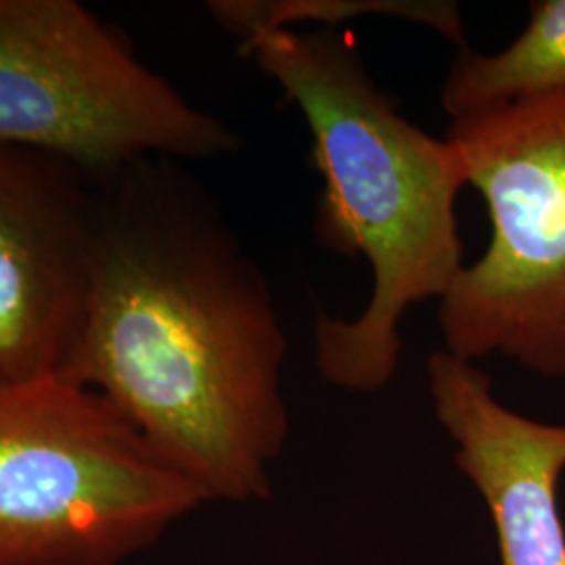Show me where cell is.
<instances>
[{
    "label": "cell",
    "mask_w": 565,
    "mask_h": 565,
    "mask_svg": "<svg viewBox=\"0 0 565 565\" xmlns=\"http://www.w3.org/2000/svg\"><path fill=\"white\" fill-rule=\"evenodd\" d=\"M490 239L438 306L445 350L565 380V93L450 121Z\"/></svg>",
    "instance_id": "obj_4"
},
{
    "label": "cell",
    "mask_w": 565,
    "mask_h": 565,
    "mask_svg": "<svg viewBox=\"0 0 565 565\" xmlns=\"http://www.w3.org/2000/svg\"><path fill=\"white\" fill-rule=\"evenodd\" d=\"M242 55L306 121L323 182L319 243L371 268L361 315H317V369L327 384L377 394L398 371L406 312L440 302L467 264L457 214L463 160L452 141L404 118L342 32L277 30L243 42Z\"/></svg>",
    "instance_id": "obj_2"
},
{
    "label": "cell",
    "mask_w": 565,
    "mask_h": 565,
    "mask_svg": "<svg viewBox=\"0 0 565 565\" xmlns=\"http://www.w3.org/2000/svg\"><path fill=\"white\" fill-rule=\"evenodd\" d=\"M287 335L263 268L202 189L145 170L102 218L61 377L99 392L205 501L270 497L289 440Z\"/></svg>",
    "instance_id": "obj_1"
},
{
    "label": "cell",
    "mask_w": 565,
    "mask_h": 565,
    "mask_svg": "<svg viewBox=\"0 0 565 565\" xmlns=\"http://www.w3.org/2000/svg\"><path fill=\"white\" fill-rule=\"evenodd\" d=\"M207 11L239 44L277 30H300L308 23L317 30L340 32L343 23L377 18L427 28L457 49L467 46L463 11L452 0H216L207 4Z\"/></svg>",
    "instance_id": "obj_9"
},
{
    "label": "cell",
    "mask_w": 565,
    "mask_h": 565,
    "mask_svg": "<svg viewBox=\"0 0 565 565\" xmlns=\"http://www.w3.org/2000/svg\"><path fill=\"white\" fill-rule=\"evenodd\" d=\"M427 382L457 467L488 507L501 565H565V424L515 413L478 363L445 348L429 356Z\"/></svg>",
    "instance_id": "obj_7"
},
{
    "label": "cell",
    "mask_w": 565,
    "mask_h": 565,
    "mask_svg": "<svg viewBox=\"0 0 565 565\" xmlns=\"http://www.w3.org/2000/svg\"><path fill=\"white\" fill-rule=\"evenodd\" d=\"M53 160L0 145V380L61 373L93 294L102 218Z\"/></svg>",
    "instance_id": "obj_6"
},
{
    "label": "cell",
    "mask_w": 565,
    "mask_h": 565,
    "mask_svg": "<svg viewBox=\"0 0 565 565\" xmlns=\"http://www.w3.org/2000/svg\"><path fill=\"white\" fill-rule=\"evenodd\" d=\"M0 145L86 166L210 160L237 137L74 0H0Z\"/></svg>",
    "instance_id": "obj_5"
},
{
    "label": "cell",
    "mask_w": 565,
    "mask_h": 565,
    "mask_svg": "<svg viewBox=\"0 0 565 565\" xmlns=\"http://www.w3.org/2000/svg\"><path fill=\"white\" fill-rule=\"evenodd\" d=\"M565 93V0L530 2V21L499 53L457 49L440 88L450 121Z\"/></svg>",
    "instance_id": "obj_8"
},
{
    "label": "cell",
    "mask_w": 565,
    "mask_h": 565,
    "mask_svg": "<svg viewBox=\"0 0 565 565\" xmlns=\"http://www.w3.org/2000/svg\"><path fill=\"white\" fill-rule=\"evenodd\" d=\"M203 503L99 392L0 380V565H121Z\"/></svg>",
    "instance_id": "obj_3"
}]
</instances>
